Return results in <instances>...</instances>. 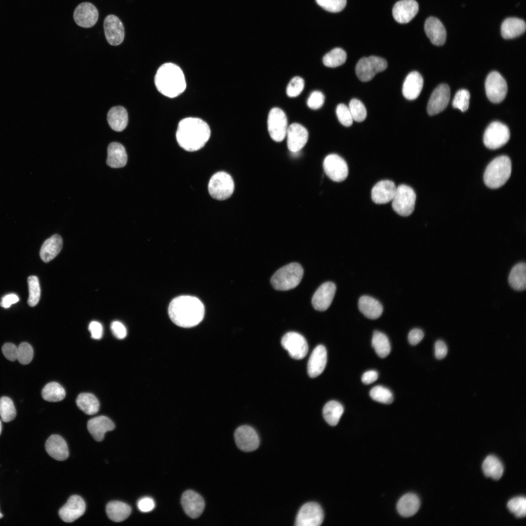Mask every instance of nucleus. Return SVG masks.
I'll list each match as a JSON object with an SVG mask.
<instances>
[{
    "mask_svg": "<svg viewBox=\"0 0 526 526\" xmlns=\"http://www.w3.org/2000/svg\"><path fill=\"white\" fill-rule=\"evenodd\" d=\"M211 131L208 125L197 117H187L179 123L176 138L178 145L188 151H197L209 140Z\"/></svg>",
    "mask_w": 526,
    "mask_h": 526,
    "instance_id": "f257e3e1",
    "label": "nucleus"
},
{
    "mask_svg": "<svg viewBox=\"0 0 526 526\" xmlns=\"http://www.w3.org/2000/svg\"><path fill=\"white\" fill-rule=\"evenodd\" d=\"M168 311L174 323L182 327L189 328L197 325L203 320L205 308L197 298L181 296L171 301Z\"/></svg>",
    "mask_w": 526,
    "mask_h": 526,
    "instance_id": "f03ea898",
    "label": "nucleus"
},
{
    "mask_svg": "<svg viewBox=\"0 0 526 526\" xmlns=\"http://www.w3.org/2000/svg\"><path fill=\"white\" fill-rule=\"evenodd\" d=\"M154 83L157 90L165 96L176 97L186 88V81L181 69L172 63H165L158 69Z\"/></svg>",
    "mask_w": 526,
    "mask_h": 526,
    "instance_id": "7ed1b4c3",
    "label": "nucleus"
},
{
    "mask_svg": "<svg viewBox=\"0 0 526 526\" xmlns=\"http://www.w3.org/2000/svg\"><path fill=\"white\" fill-rule=\"evenodd\" d=\"M511 172L509 158L505 155L497 157L487 166L484 175V182L489 188H499L507 182Z\"/></svg>",
    "mask_w": 526,
    "mask_h": 526,
    "instance_id": "20e7f679",
    "label": "nucleus"
},
{
    "mask_svg": "<svg viewBox=\"0 0 526 526\" xmlns=\"http://www.w3.org/2000/svg\"><path fill=\"white\" fill-rule=\"evenodd\" d=\"M303 275V270L301 265L292 263L278 270L271 277L270 282L277 290H288L298 285Z\"/></svg>",
    "mask_w": 526,
    "mask_h": 526,
    "instance_id": "39448f33",
    "label": "nucleus"
},
{
    "mask_svg": "<svg viewBox=\"0 0 526 526\" xmlns=\"http://www.w3.org/2000/svg\"><path fill=\"white\" fill-rule=\"evenodd\" d=\"M234 190V183L231 176L224 171L216 172L209 180L208 190L210 195L218 200L229 198Z\"/></svg>",
    "mask_w": 526,
    "mask_h": 526,
    "instance_id": "423d86ee",
    "label": "nucleus"
},
{
    "mask_svg": "<svg viewBox=\"0 0 526 526\" xmlns=\"http://www.w3.org/2000/svg\"><path fill=\"white\" fill-rule=\"evenodd\" d=\"M416 194L410 187L400 185L396 188L392 202L394 210L402 216H408L414 210Z\"/></svg>",
    "mask_w": 526,
    "mask_h": 526,
    "instance_id": "0eeeda50",
    "label": "nucleus"
},
{
    "mask_svg": "<svg viewBox=\"0 0 526 526\" xmlns=\"http://www.w3.org/2000/svg\"><path fill=\"white\" fill-rule=\"evenodd\" d=\"M387 63L384 58L372 56L360 58L356 67V73L358 78L361 81L367 82L371 80L375 75L385 70Z\"/></svg>",
    "mask_w": 526,
    "mask_h": 526,
    "instance_id": "6e6552de",
    "label": "nucleus"
},
{
    "mask_svg": "<svg viewBox=\"0 0 526 526\" xmlns=\"http://www.w3.org/2000/svg\"><path fill=\"white\" fill-rule=\"evenodd\" d=\"M509 138L508 127L501 122L495 121L490 123L486 129L483 141L486 147L494 150L505 145Z\"/></svg>",
    "mask_w": 526,
    "mask_h": 526,
    "instance_id": "1a4fd4ad",
    "label": "nucleus"
},
{
    "mask_svg": "<svg viewBox=\"0 0 526 526\" xmlns=\"http://www.w3.org/2000/svg\"><path fill=\"white\" fill-rule=\"evenodd\" d=\"M485 90L488 99L493 103H498L506 97L507 86L504 77L498 72L493 71L487 77Z\"/></svg>",
    "mask_w": 526,
    "mask_h": 526,
    "instance_id": "9d476101",
    "label": "nucleus"
},
{
    "mask_svg": "<svg viewBox=\"0 0 526 526\" xmlns=\"http://www.w3.org/2000/svg\"><path fill=\"white\" fill-rule=\"evenodd\" d=\"M267 127L271 138L276 142L282 141L286 136L287 119L284 112L280 108H274L269 112Z\"/></svg>",
    "mask_w": 526,
    "mask_h": 526,
    "instance_id": "9b49d317",
    "label": "nucleus"
},
{
    "mask_svg": "<svg viewBox=\"0 0 526 526\" xmlns=\"http://www.w3.org/2000/svg\"><path fill=\"white\" fill-rule=\"evenodd\" d=\"M322 508L317 503L309 502L303 505L297 514L295 525L297 526H319L323 520Z\"/></svg>",
    "mask_w": 526,
    "mask_h": 526,
    "instance_id": "f8f14e48",
    "label": "nucleus"
},
{
    "mask_svg": "<svg viewBox=\"0 0 526 526\" xmlns=\"http://www.w3.org/2000/svg\"><path fill=\"white\" fill-rule=\"evenodd\" d=\"M281 343L290 357L294 359H302L307 354V342L305 338L298 333L290 332L286 333L282 338Z\"/></svg>",
    "mask_w": 526,
    "mask_h": 526,
    "instance_id": "ddd939ff",
    "label": "nucleus"
},
{
    "mask_svg": "<svg viewBox=\"0 0 526 526\" xmlns=\"http://www.w3.org/2000/svg\"><path fill=\"white\" fill-rule=\"evenodd\" d=\"M323 167L326 174L335 182H342L348 176V168L346 162L336 154L328 155L323 161Z\"/></svg>",
    "mask_w": 526,
    "mask_h": 526,
    "instance_id": "4468645a",
    "label": "nucleus"
},
{
    "mask_svg": "<svg viewBox=\"0 0 526 526\" xmlns=\"http://www.w3.org/2000/svg\"><path fill=\"white\" fill-rule=\"evenodd\" d=\"M237 447L244 451H251L257 449L260 439L256 431L251 427L243 425L238 428L234 433Z\"/></svg>",
    "mask_w": 526,
    "mask_h": 526,
    "instance_id": "2eb2a0df",
    "label": "nucleus"
},
{
    "mask_svg": "<svg viewBox=\"0 0 526 526\" xmlns=\"http://www.w3.org/2000/svg\"><path fill=\"white\" fill-rule=\"evenodd\" d=\"M104 30L106 38L108 43L113 46L120 44L125 37L123 24L116 16H107L104 21Z\"/></svg>",
    "mask_w": 526,
    "mask_h": 526,
    "instance_id": "dca6fc26",
    "label": "nucleus"
},
{
    "mask_svg": "<svg viewBox=\"0 0 526 526\" xmlns=\"http://www.w3.org/2000/svg\"><path fill=\"white\" fill-rule=\"evenodd\" d=\"M86 505L83 499L79 496H71L66 503L59 509V516L61 519L66 523H72L84 513Z\"/></svg>",
    "mask_w": 526,
    "mask_h": 526,
    "instance_id": "f3484780",
    "label": "nucleus"
},
{
    "mask_svg": "<svg viewBox=\"0 0 526 526\" xmlns=\"http://www.w3.org/2000/svg\"><path fill=\"white\" fill-rule=\"evenodd\" d=\"M450 98V89L446 84L437 86L432 93L427 106L430 115L438 114L447 106Z\"/></svg>",
    "mask_w": 526,
    "mask_h": 526,
    "instance_id": "a211bd4d",
    "label": "nucleus"
},
{
    "mask_svg": "<svg viewBox=\"0 0 526 526\" xmlns=\"http://www.w3.org/2000/svg\"><path fill=\"white\" fill-rule=\"evenodd\" d=\"M73 17L78 26L90 28L96 23L98 19V12L94 5L89 2H84L75 8Z\"/></svg>",
    "mask_w": 526,
    "mask_h": 526,
    "instance_id": "6ab92c4d",
    "label": "nucleus"
},
{
    "mask_svg": "<svg viewBox=\"0 0 526 526\" xmlns=\"http://www.w3.org/2000/svg\"><path fill=\"white\" fill-rule=\"evenodd\" d=\"M336 291L334 283L328 282L322 284L316 291L312 299L314 309L320 311L327 310L330 306Z\"/></svg>",
    "mask_w": 526,
    "mask_h": 526,
    "instance_id": "aec40b11",
    "label": "nucleus"
},
{
    "mask_svg": "<svg viewBox=\"0 0 526 526\" xmlns=\"http://www.w3.org/2000/svg\"><path fill=\"white\" fill-rule=\"evenodd\" d=\"M287 147L293 152L299 151L306 144L308 132L305 127L298 123H293L287 128Z\"/></svg>",
    "mask_w": 526,
    "mask_h": 526,
    "instance_id": "412c9836",
    "label": "nucleus"
},
{
    "mask_svg": "<svg viewBox=\"0 0 526 526\" xmlns=\"http://www.w3.org/2000/svg\"><path fill=\"white\" fill-rule=\"evenodd\" d=\"M181 504L185 513L192 518H197L202 513L205 507L203 497L197 492L188 490L181 497Z\"/></svg>",
    "mask_w": 526,
    "mask_h": 526,
    "instance_id": "4be33fe9",
    "label": "nucleus"
},
{
    "mask_svg": "<svg viewBox=\"0 0 526 526\" xmlns=\"http://www.w3.org/2000/svg\"><path fill=\"white\" fill-rule=\"evenodd\" d=\"M418 9V4L415 0H400L394 5L393 16L397 22L407 23L415 16Z\"/></svg>",
    "mask_w": 526,
    "mask_h": 526,
    "instance_id": "5701e85b",
    "label": "nucleus"
},
{
    "mask_svg": "<svg viewBox=\"0 0 526 526\" xmlns=\"http://www.w3.org/2000/svg\"><path fill=\"white\" fill-rule=\"evenodd\" d=\"M327 356L325 347L322 345L316 346L312 352L307 363V373L310 377L320 375L327 363Z\"/></svg>",
    "mask_w": 526,
    "mask_h": 526,
    "instance_id": "b1692460",
    "label": "nucleus"
},
{
    "mask_svg": "<svg viewBox=\"0 0 526 526\" xmlns=\"http://www.w3.org/2000/svg\"><path fill=\"white\" fill-rule=\"evenodd\" d=\"M396 188L395 184L389 180H384L378 182L372 189V200L377 204H384L389 203L393 200Z\"/></svg>",
    "mask_w": 526,
    "mask_h": 526,
    "instance_id": "393cba45",
    "label": "nucleus"
},
{
    "mask_svg": "<svg viewBox=\"0 0 526 526\" xmlns=\"http://www.w3.org/2000/svg\"><path fill=\"white\" fill-rule=\"evenodd\" d=\"M424 30L431 42L434 45H443L446 39V31L442 22L433 17L428 18L425 21Z\"/></svg>",
    "mask_w": 526,
    "mask_h": 526,
    "instance_id": "a878e982",
    "label": "nucleus"
},
{
    "mask_svg": "<svg viewBox=\"0 0 526 526\" xmlns=\"http://www.w3.org/2000/svg\"><path fill=\"white\" fill-rule=\"evenodd\" d=\"M113 422L105 416H99L89 420L87 423V428L94 439L97 441H102L106 432L114 429Z\"/></svg>",
    "mask_w": 526,
    "mask_h": 526,
    "instance_id": "bb28decb",
    "label": "nucleus"
},
{
    "mask_svg": "<svg viewBox=\"0 0 526 526\" xmlns=\"http://www.w3.org/2000/svg\"><path fill=\"white\" fill-rule=\"evenodd\" d=\"M45 449L47 453L56 460L63 461L69 456L67 443L59 435L53 434L48 438L45 443Z\"/></svg>",
    "mask_w": 526,
    "mask_h": 526,
    "instance_id": "cd10ccee",
    "label": "nucleus"
},
{
    "mask_svg": "<svg viewBox=\"0 0 526 526\" xmlns=\"http://www.w3.org/2000/svg\"><path fill=\"white\" fill-rule=\"evenodd\" d=\"M423 86V78L416 71L409 73L406 76L402 87V94L408 100H414L418 97Z\"/></svg>",
    "mask_w": 526,
    "mask_h": 526,
    "instance_id": "c85d7f7f",
    "label": "nucleus"
},
{
    "mask_svg": "<svg viewBox=\"0 0 526 526\" xmlns=\"http://www.w3.org/2000/svg\"><path fill=\"white\" fill-rule=\"evenodd\" d=\"M107 153L106 163L109 167L119 168L126 165L127 154L125 147L121 144L115 142L110 143L108 147Z\"/></svg>",
    "mask_w": 526,
    "mask_h": 526,
    "instance_id": "c756f323",
    "label": "nucleus"
},
{
    "mask_svg": "<svg viewBox=\"0 0 526 526\" xmlns=\"http://www.w3.org/2000/svg\"><path fill=\"white\" fill-rule=\"evenodd\" d=\"M62 239L61 236L55 234L47 239L43 243L40 250V256L45 263L54 259L60 252L62 247Z\"/></svg>",
    "mask_w": 526,
    "mask_h": 526,
    "instance_id": "7c9ffc66",
    "label": "nucleus"
},
{
    "mask_svg": "<svg viewBox=\"0 0 526 526\" xmlns=\"http://www.w3.org/2000/svg\"><path fill=\"white\" fill-rule=\"evenodd\" d=\"M526 29V23L523 19L508 18L505 19L501 25V35L505 39L513 38L523 34Z\"/></svg>",
    "mask_w": 526,
    "mask_h": 526,
    "instance_id": "2f4dec72",
    "label": "nucleus"
},
{
    "mask_svg": "<svg viewBox=\"0 0 526 526\" xmlns=\"http://www.w3.org/2000/svg\"><path fill=\"white\" fill-rule=\"evenodd\" d=\"M358 305L360 311L370 319L378 318L383 312V307L379 301L369 296H361L358 300Z\"/></svg>",
    "mask_w": 526,
    "mask_h": 526,
    "instance_id": "473e14b6",
    "label": "nucleus"
},
{
    "mask_svg": "<svg viewBox=\"0 0 526 526\" xmlns=\"http://www.w3.org/2000/svg\"><path fill=\"white\" fill-rule=\"evenodd\" d=\"M107 121L110 127L116 132H121L128 123V114L126 109L120 106L112 108L107 114Z\"/></svg>",
    "mask_w": 526,
    "mask_h": 526,
    "instance_id": "72a5a7b5",
    "label": "nucleus"
},
{
    "mask_svg": "<svg viewBox=\"0 0 526 526\" xmlns=\"http://www.w3.org/2000/svg\"><path fill=\"white\" fill-rule=\"evenodd\" d=\"M420 502L418 497L415 494L409 493L404 495L398 501L397 509L398 513L403 517H411L418 510Z\"/></svg>",
    "mask_w": 526,
    "mask_h": 526,
    "instance_id": "f704fd0d",
    "label": "nucleus"
},
{
    "mask_svg": "<svg viewBox=\"0 0 526 526\" xmlns=\"http://www.w3.org/2000/svg\"><path fill=\"white\" fill-rule=\"evenodd\" d=\"M106 511L110 520L115 522H121L130 516L132 508L125 503L114 501L107 505Z\"/></svg>",
    "mask_w": 526,
    "mask_h": 526,
    "instance_id": "c9c22d12",
    "label": "nucleus"
},
{
    "mask_svg": "<svg viewBox=\"0 0 526 526\" xmlns=\"http://www.w3.org/2000/svg\"><path fill=\"white\" fill-rule=\"evenodd\" d=\"M526 265L521 262L515 264L508 276L510 285L516 290L522 291L526 287Z\"/></svg>",
    "mask_w": 526,
    "mask_h": 526,
    "instance_id": "e433bc0d",
    "label": "nucleus"
},
{
    "mask_svg": "<svg viewBox=\"0 0 526 526\" xmlns=\"http://www.w3.org/2000/svg\"><path fill=\"white\" fill-rule=\"evenodd\" d=\"M482 470L484 474L494 480H499L504 473V467L500 460L495 456L490 455L484 460Z\"/></svg>",
    "mask_w": 526,
    "mask_h": 526,
    "instance_id": "4c0bfd02",
    "label": "nucleus"
},
{
    "mask_svg": "<svg viewBox=\"0 0 526 526\" xmlns=\"http://www.w3.org/2000/svg\"><path fill=\"white\" fill-rule=\"evenodd\" d=\"M343 412V407L340 403L332 400L324 405L322 413L325 420L330 425L336 426L338 423Z\"/></svg>",
    "mask_w": 526,
    "mask_h": 526,
    "instance_id": "58836bf2",
    "label": "nucleus"
},
{
    "mask_svg": "<svg viewBox=\"0 0 526 526\" xmlns=\"http://www.w3.org/2000/svg\"><path fill=\"white\" fill-rule=\"evenodd\" d=\"M77 407L88 415L96 413L99 409V402L97 398L90 393H81L76 398Z\"/></svg>",
    "mask_w": 526,
    "mask_h": 526,
    "instance_id": "ea45409f",
    "label": "nucleus"
},
{
    "mask_svg": "<svg viewBox=\"0 0 526 526\" xmlns=\"http://www.w3.org/2000/svg\"><path fill=\"white\" fill-rule=\"evenodd\" d=\"M372 345L377 355L381 358L386 357L391 352L390 343L387 337L379 331L374 332Z\"/></svg>",
    "mask_w": 526,
    "mask_h": 526,
    "instance_id": "a19ab883",
    "label": "nucleus"
},
{
    "mask_svg": "<svg viewBox=\"0 0 526 526\" xmlns=\"http://www.w3.org/2000/svg\"><path fill=\"white\" fill-rule=\"evenodd\" d=\"M43 399L49 402H57L63 399L66 395L64 389L59 383L52 382L47 384L41 392Z\"/></svg>",
    "mask_w": 526,
    "mask_h": 526,
    "instance_id": "79ce46f5",
    "label": "nucleus"
},
{
    "mask_svg": "<svg viewBox=\"0 0 526 526\" xmlns=\"http://www.w3.org/2000/svg\"><path fill=\"white\" fill-rule=\"evenodd\" d=\"M346 58L347 54L344 50L335 48L323 56V63L326 67L335 68L344 64Z\"/></svg>",
    "mask_w": 526,
    "mask_h": 526,
    "instance_id": "37998d69",
    "label": "nucleus"
},
{
    "mask_svg": "<svg viewBox=\"0 0 526 526\" xmlns=\"http://www.w3.org/2000/svg\"><path fill=\"white\" fill-rule=\"evenodd\" d=\"M0 416L4 422L13 420L16 416V410L11 398L2 396L0 398Z\"/></svg>",
    "mask_w": 526,
    "mask_h": 526,
    "instance_id": "c03bdc74",
    "label": "nucleus"
},
{
    "mask_svg": "<svg viewBox=\"0 0 526 526\" xmlns=\"http://www.w3.org/2000/svg\"><path fill=\"white\" fill-rule=\"evenodd\" d=\"M29 289L28 304L31 307L36 306L38 302L40 296V288L37 277L31 276L28 278Z\"/></svg>",
    "mask_w": 526,
    "mask_h": 526,
    "instance_id": "a18cd8bd",
    "label": "nucleus"
},
{
    "mask_svg": "<svg viewBox=\"0 0 526 526\" xmlns=\"http://www.w3.org/2000/svg\"><path fill=\"white\" fill-rule=\"evenodd\" d=\"M370 395L373 400L384 404H391L394 399L392 392L381 386L373 387L370 391Z\"/></svg>",
    "mask_w": 526,
    "mask_h": 526,
    "instance_id": "49530a36",
    "label": "nucleus"
},
{
    "mask_svg": "<svg viewBox=\"0 0 526 526\" xmlns=\"http://www.w3.org/2000/svg\"><path fill=\"white\" fill-rule=\"evenodd\" d=\"M509 510L518 518H523L526 515V499L518 496L510 500L507 504Z\"/></svg>",
    "mask_w": 526,
    "mask_h": 526,
    "instance_id": "de8ad7c7",
    "label": "nucleus"
},
{
    "mask_svg": "<svg viewBox=\"0 0 526 526\" xmlns=\"http://www.w3.org/2000/svg\"><path fill=\"white\" fill-rule=\"evenodd\" d=\"M353 120L362 122L367 116V111L364 104L359 100L352 99L348 107Z\"/></svg>",
    "mask_w": 526,
    "mask_h": 526,
    "instance_id": "09e8293b",
    "label": "nucleus"
},
{
    "mask_svg": "<svg viewBox=\"0 0 526 526\" xmlns=\"http://www.w3.org/2000/svg\"><path fill=\"white\" fill-rule=\"evenodd\" d=\"M470 98L469 92L466 89H461L457 91L454 97L452 106L464 112L468 109Z\"/></svg>",
    "mask_w": 526,
    "mask_h": 526,
    "instance_id": "8fccbe9b",
    "label": "nucleus"
},
{
    "mask_svg": "<svg viewBox=\"0 0 526 526\" xmlns=\"http://www.w3.org/2000/svg\"><path fill=\"white\" fill-rule=\"evenodd\" d=\"M33 356V349L28 343L22 342L18 347L17 359L20 364H29L32 361Z\"/></svg>",
    "mask_w": 526,
    "mask_h": 526,
    "instance_id": "3c124183",
    "label": "nucleus"
},
{
    "mask_svg": "<svg viewBox=\"0 0 526 526\" xmlns=\"http://www.w3.org/2000/svg\"><path fill=\"white\" fill-rule=\"evenodd\" d=\"M317 4L330 12L337 13L345 7L347 0H316Z\"/></svg>",
    "mask_w": 526,
    "mask_h": 526,
    "instance_id": "603ef678",
    "label": "nucleus"
},
{
    "mask_svg": "<svg viewBox=\"0 0 526 526\" xmlns=\"http://www.w3.org/2000/svg\"><path fill=\"white\" fill-rule=\"evenodd\" d=\"M304 86V80L300 76H295L288 84L286 88V94L289 97L297 96L302 91Z\"/></svg>",
    "mask_w": 526,
    "mask_h": 526,
    "instance_id": "864d4df0",
    "label": "nucleus"
},
{
    "mask_svg": "<svg viewBox=\"0 0 526 526\" xmlns=\"http://www.w3.org/2000/svg\"><path fill=\"white\" fill-rule=\"evenodd\" d=\"M336 114L340 123L344 126L352 125L353 119L348 107L344 104H338L336 108Z\"/></svg>",
    "mask_w": 526,
    "mask_h": 526,
    "instance_id": "5fc2aeb1",
    "label": "nucleus"
},
{
    "mask_svg": "<svg viewBox=\"0 0 526 526\" xmlns=\"http://www.w3.org/2000/svg\"><path fill=\"white\" fill-rule=\"evenodd\" d=\"M324 96L320 91H315L313 92L310 95L307 100L308 106L314 110H316L321 107L324 104Z\"/></svg>",
    "mask_w": 526,
    "mask_h": 526,
    "instance_id": "6e6d98bb",
    "label": "nucleus"
},
{
    "mask_svg": "<svg viewBox=\"0 0 526 526\" xmlns=\"http://www.w3.org/2000/svg\"><path fill=\"white\" fill-rule=\"evenodd\" d=\"M4 356L9 360L14 361L17 359L18 347L12 343H6L1 348Z\"/></svg>",
    "mask_w": 526,
    "mask_h": 526,
    "instance_id": "4d7b16f0",
    "label": "nucleus"
},
{
    "mask_svg": "<svg viewBox=\"0 0 526 526\" xmlns=\"http://www.w3.org/2000/svg\"><path fill=\"white\" fill-rule=\"evenodd\" d=\"M111 329L113 335L118 339H123L127 336V330L125 326L118 321H113L112 322Z\"/></svg>",
    "mask_w": 526,
    "mask_h": 526,
    "instance_id": "13d9d810",
    "label": "nucleus"
},
{
    "mask_svg": "<svg viewBox=\"0 0 526 526\" xmlns=\"http://www.w3.org/2000/svg\"><path fill=\"white\" fill-rule=\"evenodd\" d=\"M155 506L154 501L149 497H145L140 499L137 502V507L139 510L143 512L151 511Z\"/></svg>",
    "mask_w": 526,
    "mask_h": 526,
    "instance_id": "bf43d9fd",
    "label": "nucleus"
},
{
    "mask_svg": "<svg viewBox=\"0 0 526 526\" xmlns=\"http://www.w3.org/2000/svg\"><path fill=\"white\" fill-rule=\"evenodd\" d=\"M89 330L93 338L100 339L103 335V329L101 323L96 321L91 322L89 325Z\"/></svg>",
    "mask_w": 526,
    "mask_h": 526,
    "instance_id": "052dcab7",
    "label": "nucleus"
},
{
    "mask_svg": "<svg viewBox=\"0 0 526 526\" xmlns=\"http://www.w3.org/2000/svg\"><path fill=\"white\" fill-rule=\"evenodd\" d=\"M448 353V348L445 343L441 340H438L434 344V354L435 357L438 359L444 358Z\"/></svg>",
    "mask_w": 526,
    "mask_h": 526,
    "instance_id": "680f3d73",
    "label": "nucleus"
},
{
    "mask_svg": "<svg viewBox=\"0 0 526 526\" xmlns=\"http://www.w3.org/2000/svg\"><path fill=\"white\" fill-rule=\"evenodd\" d=\"M424 336V334L422 330L418 328L413 329L409 333L408 337L409 342L411 345H416L421 341Z\"/></svg>",
    "mask_w": 526,
    "mask_h": 526,
    "instance_id": "e2e57ef3",
    "label": "nucleus"
},
{
    "mask_svg": "<svg viewBox=\"0 0 526 526\" xmlns=\"http://www.w3.org/2000/svg\"><path fill=\"white\" fill-rule=\"evenodd\" d=\"M19 301V298L16 294H8L2 298L0 305L3 308H9L12 304L17 302Z\"/></svg>",
    "mask_w": 526,
    "mask_h": 526,
    "instance_id": "0e129e2a",
    "label": "nucleus"
},
{
    "mask_svg": "<svg viewBox=\"0 0 526 526\" xmlns=\"http://www.w3.org/2000/svg\"><path fill=\"white\" fill-rule=\"evenodd\" d=\"M378 373L375 370H369L365 372L361 377V380L365 384H370L376 381L378 378Z\"/></svg>",
    "mask_w": 526,
    "mask_h": 526,
    "instance_id": "69168bd1",
    "label": "nucleus"
},
{
    "mask_svg": "<svg viewBox=\"0 0 526 526\" xmlns=\"http://www.w3.org/2000/svg\"><path fill=\"white\" fill-rule=\"evenodd\" d=\"M1 428H2V427H1V421L0 420V434L1 433Z\"/></svg>",
    "mask_w": 526,
    "mask_h": 526,
    "instance_id": "338daca9",
    "label": "nucleus"
},
{
    "mask_svg": "<svg viewBox=\"0 0 526 526\" xmlns=\"http://www.w3.org/2000/svg\"><path fill=\"white\" fill-rule=\"evenodd\" d=\"M3 517L2 514L0 512V519Z\"/></svg>",
    "mask_w": 526,
    "mask_h": 526,
    "instance_id": "774afa93",
    "label": "nucleus"
}]
</instances>
